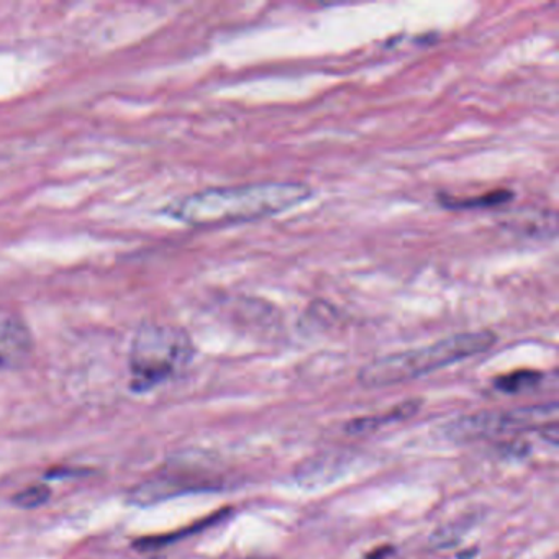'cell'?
Returning <instances> with one entry per match:
<instances>
[{
  "instance_id": "obj_4",
  "label": "cell",
  "mask_w": 559,
  "mask_h": 559,
  "mask_svg": "<svg viewBox=\"0 0 559 559\" xmlns=\"http://www.w3.org/2000/svg\"><path fill=\"white\" fill-rule=\"evenodd\" d=\"M519 433L520 425L515 411L461 415L441 428V435L454 443H471V441L513 437Z\"/></svg>"
},
{
  "instance_id": "obj_10",
  "label": "cell",
  "mask_w": 559,
  "mask_h": 559,
  "mask_svg": "<svg viewBox=\"0 0 559 559\" xmlns=\"http://www.w3.org/2000/svg\"><path fill=\"white\" fill-rule=\"evenodd\" d=\"M51 492L47 486H32L22 490L15 496L14 502L22 509H35V507L44 506L50 499Z\"/></svg>"
},
{
  "instance_id": "obj_9",
  "label": "cell",
  "mask_w": 559,
  "mask_h": 559,
  "mask_svg": "<svg viewBox=\"0 0 559 559\" xmlns=\"http://www.w3.org/2000/svg\"><path fill=\"white\" fill-rule=\"evenodd\" d=\"M466 530L467 526L461 525V523H450V525L441 526L431 535L430 545L437 549L450 548L463 538Z\"/></svg>"
},
{
  "instance_id": "obj_11",
  "label": "cell",
  "mask_w": 559,
  "mask_h": 559,
  "mask_svg": "<svg viewBox=\"0 0 559 559\" xmlns=\"http://www.w3.org/2000/svg\"><path fill=\"white\" fill-rule=\"evenodd\" d=\"M392 552H394L392 546H379V548H374L371 552H368L366 559H389Z\"/></svg>"
},
{
  "instance_id": "obj_5",
  "label": "cell",
  "mask_w": 559,
  "mask_h": 559,
  "mask_svg": "<svg viewBox=\"0 0 559 559\" xmlns=\"http://www.w3.org/2000/svg\"><path fill=\"white\" fill-rule=\"evenodd\" d=\"M34 349L31 330L22 320H0V369H15L27 361Z\"/></svg>"
},
{
  "instance_id": "obj_12",
  "label": "cell",
  "mask_w": 559,
  "mask_h": 559,
  "mask_svg": "<svg viewBox=\"0 0 559 559\" xmlns=\"http://www.w3.org/2000/svg\"><path fill=\"white\" fill-rule=\"evenodd\" d=\"M477 552V549H471V551H464V552H460V555H457V559H463L464 556H467L466 559H473V556L476 555Z\"/></svg>"
},
{
  "instance_id": "obj_3",
  "label": "cell",
  "mask_w": 559,
  "mask_h": 559,
  "mask_svg": "<svg viewBox=\"0 0 559 559\" xmlns=\"http://www.w3.org/2000/svg\"><path fill=\"white\" fill-rule=\"evenodd\" d=\"M191 338L178 326L145 323L130 348V372L136 391H148L175 378L191 361Z\"/></svg>"
},
{
  "instance_id": "obj_8",
  "label": "cell",
  "mask_w": 559,
  "mask_h": 559,
  "mask_svg": "<svg viewBox=\"0 0 559 559\" xmlns=\"http://www.w3.org/2000/svg\"><path fill=\"white\" fill-rule=\"evenodd\" d=\"M509 201H512V192L493 191L489 192V194L477 195V198L474 199H457V201L451 199V201H443V205L448 209L466 211V209L496 207V205H502Z\"/></svg>"
},
{
  "instance_id": "obj_2",
  "label": "cell",
  "mask_w": 559,
  "mask_h": 559,
  "mask_svg": "<svg viewBox=\"0 0 559 559\" xmlns=\"http://www.w3.org/2000/svg\"><path fill=\"white\" fill-rule=\"evenodd\" d=\"M496 342L497 336L489 330L457 333L424 348L374 359L359 369L358 382L366 389L392 388L489 352Z\"/></svg>"
},
{
  "instance_id": "obj_13",
  "label": "cell",
  "mask_w": 559,
  "mask_h": 559,
  "mask_svg": "<svg viewBox=\"0 0 559 559\" xmlns=\"http://www.w3.org/2000/svg\"><path fill=\"white\" fill-rule=\"evenodd\" d=\"M248 559H261V558H248Z\"/></svg>"
},
{
  "instance_id": "obj_1",
  "label": "cell",
  "mask_w": 559,
  "mask_h": 559,
  "mask_svg": "<svg viewBox=\"0 0 559 559\" xmlns=\"http://www.w3.org/2000/svg\"><path fill=\"white\" fill-rule=\"evenodd\" d=\"M312 195L300 182H260L194 192L176 202L169 214L191 227L250 224L283 214Z\"/></svg>"
},
{
  "instance_id": "obj_7",
  "label": "cell",
  "mask_w": 559,
  "mask_h": 559,
  "mask_svg": "<svg viewBox=\"0 0 559 559\" xmlns=\"http://www.w3.org/2000/svg\"><path fill=\"white\" fill-rule=\"evenodd\" d=\"M542 381V372L533 371V369H519V371L493 379V385L503 394H522V392L538 388Z\"/></svg>"
},
{
  "instance_id": "obj_6",
  "label": "cell",
  "mask_w": 559,
  "mask_h": 559,
  "mask_svg": "<svg viewBox=\"0 0 559 559\" xmlns=\"http://www.w3.org/2000/svg\"><path fill=\"white\" fill-rule=\"evenodd\" d=\"M421 408L420 399H411V401L401 402L382 414L366 415V417L353 418L346 421L345 431L353 437H361V435L374 433L381 430L385 425L405 421L418 414Z\"/></svg>"
}]
</instances>
